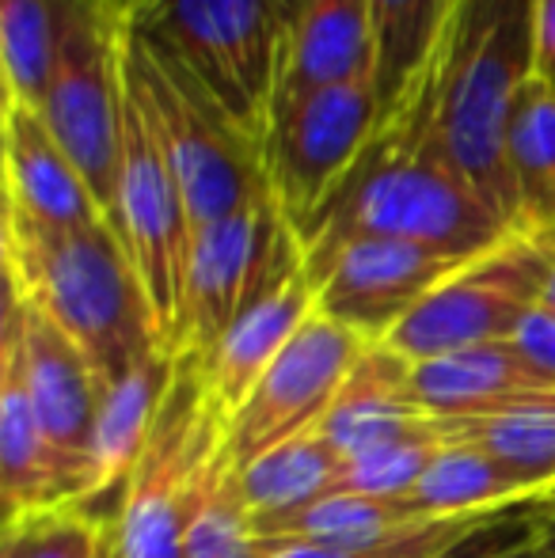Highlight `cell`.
I'll return each mask as SVG.
<instances>
[{
    "label": "cell",
    "instance_id": "cell-1",
    "mask_svg": "<svg viewBox=\"0 0 555 558\" xmlns=\"http://www.w3.org/2000/svg\"><path fill=\"white\" fill-rule=\"evenodd\" d=\"M514 228L480 198L472 183L430 145L422 81L381 122L377 137L331 206L301 235L309 274L350 240H408L457 258H475Z\"/></svg>",
    "mask_w": 555,
    "mask_h": 558
},
{
    "label": "cell",
    "instance_id": "cell-2",
    "mask_svg": "<svg viewBox=\"0 0 555 558\" xmlns=\"http://www.w3.org/2000/svg\"><path fill=\"white\" fill-rule=\"evenodd\" d=\"M533 20L536 0H457L442 43L419 76L430 145L510 228L506 137L521 92L536 76Z\"/></svg>",
    "mask_w": 555,
    "mask_h": 558
},
{
    "label": "cell",
    "instance_id": "cell-3",
    "mask_svg": "<svg viewBox=\"0 0 555 558\" xmlns=\"http://www.w3.org/2000/svg\"><path fill=\"white\" fill-rule=\"evenodd\" d=\"M0 243L8 293L53 319L104 384H114L145 353L160 350L137 270L107 221L38 228L4 217Z\"/></svg>",
    "mask_w": 555,
    "mask_h": 558
},
{
    "label": "cell",
    "instance_id": "cell-4",
    "mask_svg": "<svg viewBox=\"0 0 555 558\" xmlns=\"http://www.w3.org/2000/svg\"><path fill=\"white\" fill-rule=\"evenodd\" d=\"M301 0H153L130 31L176 58L248 141L267 145Z\"/></svg>",
    "mask_w": 555,
    "mask_h": 558
},
{
    "label": "cell",
    "instance_id": "cell-5",
    "mask_svg": "<svg viewBox=\"0 0 555 558\" xmlns=\"http://www.w3.org/2000/svg\"><path fill=\"white\" fill-rule=\"evenodd\" d=\"M126 84L156 145L164 148V160L183 191L194 228L275 198L263 148L240 133V125L176 58L130 31V23Z\"/></svg>",
    "mask_w": 555,
    "mask_h": 558
},
{
    "label": "cell",
    "instance_id": "cell-6",
    "mask_svg": "<svg viewBox=\"0 0 555 558\" xmlns=\"http://www.w3.org/2000/svg\"><path fill=\"white\" fill-rule=\"evenodd\" d=\"M229 452V418L209 396L202 365L179 357L153 434L122 483L111 558H183L186 532Z\"/></svg>",
    "mask_w": 555,
    "mask_h": 558
},
{
    "label": "cell",
    "instance_id": "cell-7",
    "mask_svg": "<svg viewBox=\"0 0 555 558\" xmlns=\"http://www.w3.org/2000/svg\"><path fill=\"white\" fill-rule=\"evenodd\" d=\"M38 114L111 225L126 114V15L114 0H65L58 58Z\"/></svg>",
    "mask_w": 555,
    "mask_h": 558
},
{
    "label": "cell",
    "instance_id": "cell-8",
    "mask_svg": "<svg viewBox=\"0 0 555 558\" xmlns=\"http://www.w3.org/2000/svg\"><path fill=\"white\" fill-rule=\"evenodd\" d=\"M381 122L385 111L373 73L309 92L275 114L263 145V163L270 194L297 240L331 206L339 186L377 137Z\"/></svg>",
    "mask_w": 555,
    "mask_h": 558
},
{
    "label": "cell",
    "instance_id": "cell-9",
    "mask_svg": "<svg viewBox=\"0 0 555 558\" xmlns=\"http://www.w3.org/2000/svg\"><path fill=\"white\" fill-rule=\"evenodd\" d=\"M552 270L555 247L510 232L430 289L385 345L408 361H426L468 345L510 342L521 319L541 304Z\"/></svg>",
    "mask_w": 555,
    "mask_h": 558
},
{
    "label": "cell",
    "instance_id": "cell-10",
    "mask_svg": "<svg viewBox=\"0 0 555 558\" xmlns=\"http://www.w3.org/2000/svg\"><path fill=\"white\" fill-rule=\"evenodd\" d=\"M111 228L119 232L137 281L153 312L160 350L179 357V324H183L186 263H191L194 225L186 214L183 191L171 175L164 148L156 145L134 92L126 84V114H122L119 186H114Z\"/></svg>",
    "mask_w": 555,
    "mask_h": 558
},
{
    "label": "cell",
    "instance_id": "cell-11",
    "mask_svg": "<svg viewBox=\"0 0 555 558\" xmlns=\"http://www.w3.org/2000/svg\"><path fill=\"white\" fill-rule=\"evenodd\" d=\"M297 251L301 243L275 198L194 228L183 289V324H179V357H206Z\"/></svg>",
    "mask_w": 555,
    "mask_h": 558
},
{
    "label": "cell",
    "instance_id": "cell-12",
    "mask_svg": "<svg viewBox=\"0 0 555 558\" xmlns=\"http://www.w3.org/2000/svg\"><path fill=\"white\" fill-rule=\"evenodd\" d=\"M365 345L370 342L350 327L316 312L232 414L229 445L237 463H252L255 456L319 429Z\"/></svg>",
    "mask_w": 555,
    "mask_h": 558
},
{
    "label": "cell",
    "instance_id": "cell-13",
    "mask_svg": "<svg viewBox=\"0 0 555 558\" xmlns=\"http://www.w3.org/2000/svg\"><path fill=\"white\" fill-rule=\"evenodd\" d=\"M464 263L408 240H350L312 270V281L319 289V312L373 345L385 342L422 296Z\"/></svg>",
    "mask_w": 555,
    "mask_h": 558
},
{
    "label": "cell",
    "instance_id": "cell-14",
    "mask_svg": "<svg viewBox=\"0 0 555 558\" xmlns=\"http://www.w3.org/2000/svg\"><path fill=\"white\" fill-rule=\"evenodd\" d=\"M0 345L20 361L23 384H27L31 403H35L50 441L81 471L84 506H88V456L99 407L107 396L104 376L53 319H46L43 312L12 293L4 301Z\"/></svg>",
    "mask_w": 555,
    "mask_h": 558
},
{
    "label": "cell",
    "instance_id": "cell-15",
    "mask_svg": "<svg viewBox=\"0 0 555 558\" xmlns=\"http://www.w3.org/2000/svg\"><path fill=\"white\" fill-rule=\"evenodd\" d=\"M319 312V289L304 266V251H297L275 278L263 286V293L237 316V324L225 331L221 342L198 361L202 376L209 384V396L232 422V414L244 407L252 388L263 380L278 353L293 342V335Z\"/></svg>",
    "mask_w": 555,
    "mask_h": 558
},
{
    "label": "cell",
    "instance_id": "cell-16",
    "mask_svg": "<svg viewBox=\"0 0 555 558\" xmlns=\"http://www.w3.org/2000/svg\"><path fill=\"white\" fill-rule=\"evenodd\" d=\"M4 217L38 228L107 221L92 186L35 107L4 99Z\"/></svg>",
    "mask_w": 555,
    "mask_h": 558
},
{
    "label": "cell",
    "instance_id": "cell-17",
    "mask_svg": "<svg viewBox=\"0 0 555 558\" xmlns=\"http://www.w3.org/2000/svg\"><path fill=\"white\" fill-rule=\"evenodd\" d=\"M0 494L4 521L61 506H84V478L38 418L20 361L0 345Z\"/></svg>",
    "mask_w": 555,
    "mask_h": 558
},
{
    "label": "cell",
    "instance_id": "cell-18",
    "mask_svg": "<svg viewBox=\"0 0 555 558\" xmlns=\"http://www.w3.org/2000/svg\"><path fill=\"white\" fill-rule=\"evenodd\" d=\"M437 422L419 407L411 391V361L385 342L365 345L339 399L319 422V437L342 456H362L370 448L434 434Z\"/></svg>",
    "mask_w": 555,
    "mask_h": 558
},
{
    "label": "cell",
    "instance_id": "cell-19",
    "mask_svg": "<svg viewBox=\"0 0 555 558\" xmlns=\"http://www.w3.org/2000/svg\"><path fill=\"white\" fill-rule=\"evenodd\" d=\"M411 391L434 422L472 418L514 399L555 391L514 342H483L442 357L411 361Z\"/></svg>",
    "mask_w": 555,
    "mask_h": 558
},
{
    "label": "cell",
    "instance_id": "cell-20",
    "mask_svg": "<svg viewBox=\"0 0 555 558\" xmlns=\"http://www.w3.org/2000/svg\"><path fill=\"white\" fill-rule=\"evenodd\" d=\"M373 73L370 0H301L275 114L309 92Z\"/></svg>",
    "mask_w": 555,
    "mask_h": 558
},
{
    "label": "cell",
    "instance_id": "cell-21",
    "mask_svg": "<svg viewBox=\"0 0 555 558\" xmlns=\"http://www.w3.org/2000/svg\"><path fill=\"white\" fill-rule=\"evenodd\" d=\"M176 368H179L176 353L153 350V353H145L126 376L107 384L96 434H92L88 501L104 498L114 486L122 490L126 475L134 471L141 448H145L148 434H153V422H156V414H160L164 399H168Z\"/></svg>",
    "mask_w": 555,
    "mask_h": 558
},
{
    "label": "cell",
    "instance_id": "cell-22",
    "mask_svg": "<svg viewBox=\"0 0 555 558\" xmlns=\"http://www.w3.org/2000/svg\"><path fill=\"white\" fill-rule=\"evenodd\" d=\"M430 517L415 498H370V494H327L275 521H260L263 544H324V547H373L422 529Z\"/></svg>",
    "mask_w": 555,
    "mask_h": 558
},
{
    "label": "cell",
    "instance_id": "cell-23",
    "mask_svg": "<svg viewBox=\"0 0 555 558\" xmlns=\"http://www.w3.org/2000/svg\"><path fill=\"white\" fill-rule=\"evenodd\" d=\"M506 168L514 186V232L555 247V88L541 76L529 81L514 107Z\"/></svg>",
    "mask_w": 555,
    "mask_h": 558
},
{
    "label": "cell",
    "instance_id": "cell-24",
    "mask_svg": "<svg viewBox=\"0 0 555 558\" xmlns=\"http://www.w3.org/2000/svg\"><path fill=\"white\" fill-rule=\"evenodd\" d=\"M411 498L430 517H483L526 509L529 501L541 498V490L483 448L442 441Z\"/></svg>",
    "mask_w": 555,
    "mask_h": 558
},
{
    "label": "cell",
    "instance_id": "cell-25",
    "mask_svg": "<svg viewBox=\"0 0 555 558\" xmlns=\"http://www.w3.org/2000/svg\"><path fill=\"white\" fill-rule=\"evenodd\" d=\"M437 429L445 441H464L491 452L541 494L555 486V391L514 399L472 418H445Z\"/></svg>",
    "mask_w": 555,
    "mask_h": 558
},
{
    "label": "cell",
    "instance_id": "cell-26",
    "mask_svg": "<svg viewBox=\"0 0 555 558\" xmlns=\"http://www.w3.org/2000/svg\"><path fill=\"white\" fill-rule=\"evenodd\" d=\"M457 0H370L373 76L385 118L408 99L430 65Z\"/></svg>",
    "mask_w": 555,
    "mask_h": 558
},
{
    "label": "cell",
    "instance_id": "cell-27",
    "mask_svg": "<svg viewBox=\"0 0 555 558\" xmlns=\"http://www.w3.org/2000/svg\"><path fill=\"white\" fill-rule=\"evenodd\" d=\"M339 471L342 456L319 437V429H312V434L255 456L252 463H240V490H244L252 521L260 524L331 494Z\"/></svg>",
    "mask_w": 555,
    "mask_h": 558
},
{
    "label": "cell",
    "instance_id": "cell-28",
    "mask_svg": "<svg viewBox=\"0 0 555 558\" xmlns=\"http://www.w3.org/2000/svg\"><path fill=\"white\" fill-rule=\"evenodd\" d=\"M65 0H0V65L4 99L23 107L43 104L53 73Z\"/></svg>",
    "mask_w": 555,
    "mask_h": 558
},
{
    "label": "cell",
    "instance_id": "cell-29",
    "mask_svg": "<svg viewBox=\"0 0 555 558\" xmlns=\"http://www.w3.org/2000/svg\"><path fill=\"white\" fill-rule=\"evenodd\" d=\"M267 544L255 532V521L248 513L244 490H240V463L229 452L217 478L209 483L202 509L186 532L183 558H263Z\"/></svg>",
    "mask_w": 555,
    "mask_h": 558
},
{
    "label": "cell",
    "instance_id": "cell-30",
    "mask_svg": "<svg viewBox=\"0 0 555 558\" xmlns=\"http://www.w3.org/2000/svg\"><path fill=\"white\" fill-rule=\"evenodd\" d=\"M0 558H111V524L88 506H61L4 521Z\"/></svg>",
    "mask_w": 555,
    "mask_h": 558
},
{
    "label": "cell",
    "instance_id": "cell-31",
    "mask_svg": "<svg viewBox=\"0 0 555 558\" xmlns=\"http://www.w3.org/2000/svg\"><path fill=\"white\" fill-rule=\"evenodd\" d=\"M442 429L422 437H408V441H393L370 448L362 456L342 460V471L335 478L331 494H370V498H408L434 463L437 448H442ZM327 498V494H324Z\"/></svg>",
    "mask_w": 555,
    "mask_h": 558
},
{
    "label": "cell",
    "instance_id": "cell-32",
    "mask_svg": "<svg viewBox=\"0 0 555 558\" xmlns=\"http://www.w3.org/2000/svg\"><path fill=\"white\" fill-rule=\"evenodd\" d=\"M514 513V509H510ZM506 513H483V517H442V521H430L422 529L408 532V536H396L388 544L373 547H324V544H267L263 558H434L445 547L460 544L472 532L495 524Z\"/></svg>",
    "mask_w": 555,
    "mask_h": 558
},
{
    "label": "cell",
    "instance_id": "cell-33",
    "mask_svg": "<svg viewBox=\"0 0 555 558\" xmlns=\"http://www.w3.org/2000/svg\"><path fill=\"white\" fill-rule=\"evenodd\" d=\"M510 342L518 345L521 357L555 388V316L544 304H536V308L521 319V327L514 331Z\"/></svg>",
    "mask_w": 555,
    "mask_h": 558
},
{
    "label": "cell",
    "instance_id": "cell-34",
    "mask_svg": "<svg viewBox=\"0 0 555 558\" xmlns=\"http://www.w3.org/2000/svg\"><path fill=\"white\" fill-rule=\"evenodd\" d=\"M529 524H533V521H529L526 509H514V513L498 517L495 524L472 532V536H464L460 544L445 547V551L434 555V558H491V555L498 551V547H506L510 539H518L521 532H529Z\"/></svg>",
    "mask_w": 555,
    "mask_h": 558
},
{
    "label": "cell",
    "instance_id": "cell-35",
    "mask_svg": "<svg viewBox=\"0 0 555 558\" xmlns=\"http://www.w3.org/2000/svg\"><path fill=\"white\" fill-rule=\"evenodd\" d=\"M533 50H536V76L555 88V0H536Z\"/></svg>",
    "mask_w": 555,
    "mask_h": 558
},
{
    "label": "cell",
    "instance_id": "cell-36",
    "mask_svg": "<svg viewBox=\"0 0 555 558\" xmlns=\"http://www.w3.org/2000/svg\"><path fill=\"white\" fill-rule=\"evenodd\" d=\"M491 558H541L536 555V524H529V532H521L518 539H510L506 547H498Z\"/></svg>",
    "mask_w": 555,
    "mask_h": 558
},
{
    "label": "cell",
    "instance_id": "cell-37",
    "mask_svg": "<svg viewBox=\"0 0 555 558\" xmlns=\"http://www.w3.org/2000/svg\"><path fill=\"white\" fill-rule=\"evenodd\" d=\"M533 521V517H529ZM536 524V555L541 558H555V517L548 521H533Z\"/></svg>",
    "mask_w": 555,
    "mask_h": 558
},
{
    "label": "cell",
    "instance_id": "cell-38",
    "mask_svg": "<svg viewBox=\"0 0 555 558\" xmlns=\"http://www.w3.org/2000/svg\"><path fill=\"white\" fill-rule=\"evenodd\" d=\"M526 513L533 517V521H548V517H555V486H548L536 501H529Z\"/></svg>",
    "mask_w": 555,
    "mask_h": 558
},
{
    "label": "cell",
    "instance_id": "cell-39",
    "mask_svg": "<svg viewBox=\"0 0 555 558\" xmlns=\"http://www.w3.org/2000/svg\"><path fill=\"white\" fill-rule=\"evenodd\" d=\"M114 4H119V12L130 20V15L141 12V8H145V4H153V0H114Z\"/></svg>",
    "mask_w": 555,
    "mask_h": 558
},
{
    "label": "cell",
    "instance_id": "cell-40",
    "mask_svg": "<svg viewBox=\"0 0 555 558\" xmlns=\"http://www.w3.org/2000/svg\"><path fill=\"white\" fill-rule=\"evenodd\" d=\"M541 304L555 316V270H552V278H548V289H544V296H541Z\"/></svg>",
    "mask_w": 555,
    "mask_h": 558
}]
</instances>
